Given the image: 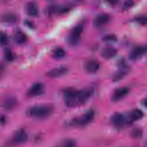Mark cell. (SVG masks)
I'll list each match as a JSON object with an SVG mask.
<instances>
[{"label":"cell","instance_id":"6da1fadb","mask_svg":"<svg viewBox=\"0 0 147 147\" xmlns=\"http://www.w3.org/2000/svg\"><path fill=\"white\" fill-rule=\"evenodd\" d=\"M92 93V88H87L81 90L67 88L63 91L65 103L69 107L82 106L90 99Z\"/></svg>","mask_w":147,"mask_h":147},{"label":"cell","instance_id":"7a4b0ae2","mask_svg":"<svg viewBox=\"0 0 147 147\" xmlns=\"http://www.w3.org/2000/svg\"><path fill=\"white\" fill-rule=\"evenodd\" d=\"M53 111V107L48 105H34L29 107L26 114L30 117L36 119H43L50 115Z\"/></svg>","mask_w":147,"mask_h":147},{"label":"cell","instance_id":"3957f363","mask_svg":"<svg viewBox=\"0 0 147 147\" xmlns=\"http://www.w3.org/2000/svg\"><path fill=\"white\" fill-rule=\"evenodd\" d=\"M83 30V25L79 23L75 26L70 31L67 37V41L71 45H75L79 42Z\"/></svg>","mask_w":147,"mask_h":147},{"label":"cell","instance_id":"277c9868","mask_svg":"<svg viewBox=\"0 0 147 147\" xmlns=\"http://www.w3.org/2000/svg\"><path fill=\"white\" fill-rule=\"evenodd\" d=\"M44 86L42 83L40 82H36L33 83L27 91V95L29 96H37L41 95L44 92Z\"/></svg>","mask_w":147,"mask_h":147},{"label":"cell","instance_id":"5b68a950","mask_svg":"<svg viewBox=\"0 0 147 147\" xmlns=\"http://www.w3.org/2000/svg\"><path fill=\"white\" fill-rule=\"evenodd\" d=\"M27 138L28 134L26 131L24 129H20L17 130L13 135L11 141L13 144L17 145L25 142Z\"/></svg>","mask_w":147,"mask_h":147},{"label":"cell","instance_id":"8992f818","mask_svg":"<svg viewBox=\"0 0 147 147\" xmlns=\"http://www.w3.org/2000/svg\"><path fill=\"white\" fill-rule=\"evenodd\" d=\"M18 20V16L13 12L7 11L2 14L0 16V21L8 24H13Z\"/></svg>","mask_w":147,"mask_h":147},{"label":"cell","instance_id":"52a82bcc","mask_svg":"<svg viewBox=\"0 0 147 147\" xmlns=\"http://www.w3.org/2000/svg\"><path fill=\"white\" fill-rule=\"evenodd\" d=\"M68 71V68L65 66H60L52 68L46 73V75L51 78L60 77L65 74Z\"/></svg>","mask_w":147,"mask_h":147},{"label":"cell","instance_id":"ba28073f","mask_svg":"<svg viewBox=\"0 0 147 147\" xmlns=\"http://www.w3.org/2000/svg\"><path fill=\"white\" fill-rule=\"evenodd\" d=\"M147 52V46H139L134 48L129 53V57L131 60H137Z\"/></svg>","mask_w":147,"mask_h":147},{"label":"cell","instance_id":"9c48e42d","mask_svg":"<svg viewBox=\"0 0 147 147\" xmlns=\"http://www.w3.org/2000/svg\"><path fill=\"white\" fill-rule=\"evenodd\" d=\"M110 15L107 13H102L98 14L94 19V24L96 27H100L107 24L110 20Z\"/></svg>","mask_w":147,"mask_h":147},{"label":"cell","instance_id":"30bf717a","mask_svg":"<svg viewBox=\"0 0 147 147\" xmlns=\"http://www.w3.org/2000/svg\"><path fill=\"white\" fill-rule=\"evenodd\" d=\"M94 117V111L92 110H89L86 111L79 119H78L77 123L80 126H84L87 125L92 121Z\"/></svg>","mask_w":147,"mask_h":147},{"label":"cell","instance_id":"8fae6325","mask_svg":"<svg viewBox=\"0 0 147 147\" xmlns=\"http://www.w3.org/2000/svg\"><path fill=\"white\" fill-rule=\"evenodd\" d=\"M100 68L99 63L98 61L92 59L87 61L84 64L85 70L90 74H94Z\"/></svg>","mask_w":147,"mask_h":147},{"label":"cell","instance_id":"7c38bea8","mask_svg":"<svg viewBox=\"0 0 147 147\" xmlns=\"http://www.w3.org/2000/svg\"><path fill=\"white\" fill-rule=\"evenodd\" d=\"M25 10L26 13L30 17H36L38 14V7L34 2H29L25 5Z\"/></svg>","mask_w":147,"mask_h":147},{"label":"cell","instance_id":"4fadbf2b","mask_svg":"<svg viewBox=\"0 0 147 147\" xmlns=\"http://www.w3.org/2000/svg\"><path fill=\"white\" fill-rule=\"evenodd\" d=\"M125 117L121 113H115L110 117V121L111 123L115 127H121L125 122Z\"/></svg>","mask_w":147,"mask_h":147},{"label":"cell","instance_id":"5bb4252c","mask_svg":"<svg viewBox=\"0 0 147 147\" xmlns=\"http://www.w3.org/2000/svg\"><path fill=\"white\" fill-rule=\"evenodd\" d=\"M117 50L110 46H107L102 49L100 51L101 56L105 59H110L116 55Z\"/></svg>","mask_w":147,"mask_h":147},{"label":"cell","instance_id":"9a60e30c","mask_svg":"<svg viewBox=\"0 0 147 147\" xmlns=\"http://www.w3.org/2000/svg\"><path fill=\"white\" fill-rule=\"evenodd\" d=\"M129 92V89L126 87H120L115 90L112 94V99L115 101L119 100L123 98Z\"/></svg>","mask_w":147,"mask_h":147},{"label":"cell","instance_id":"2e32d148","mask_svg":"<svg viewBox=\"0 0 147 147\" xmlns=\"http://www.w3.org/2000/svg\"><path fill=\"white\" fill-rule=\"evenodd\" d=\"M13 39L17 43L22 44L26 42L27 36L22 30L16 29L13 33Z\"/></svg>","mask_w":147,"mask_h":147},{"label":"cell","instance_id":"e0dca14e","mask_svg":"<svg viewBox=\"0 0 147 147\" xmlns=\"http://www.w3.org/2000/svg\"><path fill=\"white\" fill-rule=\"evenodd\" d=\"M17 99L14 96H9L6 98L3 102V107L7 110H11L17 105Z\"/></svg>","mask_w":147,"mask_h":147},{"label":"cell","instance_id":"ac0fdd59","mask_svg":"<svg viewBox=\"0 0 147 147\" xmlns=\"http://www.w3.org/2000/svg\"><path fill=\"white\" fill-rule=\"evenodd\" d=\"M144 113L140 109H134L129 114V117L131 121L139 120L143 117Z\"/></svg>","mask_w":147,"mask_h":147},{"label":"cell","instance_id":"d6986e66","mask_svg":"<svg viewBox=\"0 0 147 147\" xmlns=\"http://www.w3.org/2000/svg\"><path fill=\"white\" fill-rule=\"evenodd\" d=\"M65 55V50L61 47H57L53 52V57L56 59H60Z\"/></svg>","mask_w":147,"mask_h":147},{"label":"cell","instance_id":"ffe728a7","mask_svg":"<svg viewBox=\"0 0 147 147\" xmlns=\"http://www.w3.org/2000/svg\"><path fill=\"white\" fill-rule=\"evenodd\" d=\"M3 56L5 59L7 61H12L14 59V55L13 54L11 50L10 49H5L3 53Z\"/></svg>","mask_w":147,"mask_h":147},{"label":"cell","instance_id":"44dd1931","mask_svg":"<svg viewBox=\"0 0 147 147\" xmlns=\"http://www.w3.org/2000/svg\"><path fill=\"white\" fill-rule=\"evenodd\" d=\"M9 37L7 33L3 31L0 32V45H5L7 44Z\"/></svg>","mask_w":147,"mask_h":147},{"label":"cell","instance_id":"7402d4cb","mask_svg":"<svg viewBox=\"0 0 147 147\" xmlns=\"http://www.w3.org/2000/svg\"><path fill=\"white\" fill-rule=\"evenodd\" d=\"M137 21L141 24H147V17L146 16H139L137 18H136Z\"/></svg>","mask_w":147,"mask_h":147},{"label":"cell","instance_id":"603a6c76","mask_svg":"<svg viewBox=\"0 0 147 147\" xmlns=\"http://www.w3.org/2000/svg\"><path fill=\"white\" fill-rule=\"evenodd\" d=\"M133 2L131 1H127L124 3V6L125 8H129L133 5Z\"/></svg>","mask_w":147,"mask_h":147},{"label":"cell","instance_id":"cb8c5ba5","mask_svg":"<svg viewBox=\"0 0 147 147\" xmlns=\"http://www.w3.org/2000/svg\"><path fill=\"white\" fill-rule=\"evenodd\" d=\"M64 147H74V143L72 141H67Z\"/></svg>","mask_w":147,"mask_h":147},{"label":"cell","instance_id":"d4e9b609","mask_svg":"<svg viewBox=\"0 0 147 147\" xmlns=\"http://www.w3.org/2000/svg\"><path fill=\"white\" fill-rule=\"evenodd\" d=\"M141 131L137 130H134V133L133 134V136L134 137H139L140 136H141Z\"/></svg>","mask_w":147,"mask_h":147},{"label":"cell","instance_id":"484cf974","mask_svg":"<svg viewBox=\"0 0 147 147\" xmlns=\"http://www.w3.org/2000/svg\"><path fill=\"white\" fill-rule=\"evenodd\" d=\"M4 71H5L4 65L1 64V63H0V78L2 76V74H3Z\"/></svg>","mask_w":147,"mask_h":147},{"label":"cell","instance_id":"4316f807","mask_svg":"<svg viewBox=\"0 0 147 147\" xmlns=\"http://www.w3.org/2000/svg\"><path fill=\"white\" fill-rule=\"evenodd\" d=\"M108 38H109V40H114V38H115V37H114V36H111V35H110V36H105V40H108Z\"/></svg>","mask_w":147,"mask_h":147},{"label":"cell","instance_id":"83f0119b","mask_svg":"<svg viewBox=\"0 0 147 147\" xmlns=\"http://www.w3.org/2000/svg\"><path fill=\"white\" fill-rule=\"evenodd\" d=\"M25 24H26L27 26H28L30 27V28H32V27L33 26V25L32 22H31L29 21H25Z\"/></svg>","mask_w":147,"mask_h":147},{"label":"cell","instance_id":"f1b7e54d","mask_svg":"<svg viewBox=\"0 0 147 147\" xmlns=\"http://www.w3.org/2000/svg\"><path fill=\"white\" fill-rule=\"evenodd\" d=\"M143 103H144V105L146 107H147V98H145V99L144 100Z\"/></svg>","mask_w":147,"mask_h":147},{"label":"cell","instance_id":"f546056e","mask_svg":"<svg viewBox=\"0 0 147 147\" xmlns=\"http://www.w3.org/2000/svg\"><path fill=\"white\" fill-rule=\"evenodd\" d=\"M146 147H147V142L146 143Z\"/></svg>","mask_w":147,"mask_h":147}]
</instances>
